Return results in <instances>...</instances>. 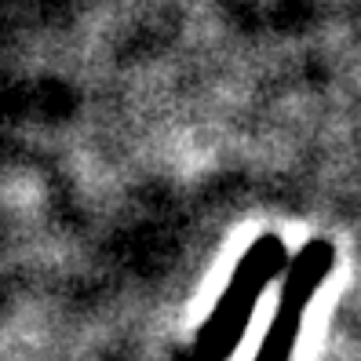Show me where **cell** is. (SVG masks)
Returning <instances> with one entry per match:
<instances>
[{
  "label": "cell",
  "instance_id": "2",
  "mask_svg": "<svg viewBox=\"0 0 361 361\" xmlns=\"http://www.w3.org/2000/svg\"><path fill=\"white\" fill-rule=\"evenodd\" d=\"M332 263H336V248L322 238H314L300 248V256L292 259V267L285 274L278 307H274L270 329L259 343L256 361H292L295 357V343H300V332H303L307 307L317 295V288L325 285V278L332 274Z\"/></svg>",
  "mask_w": 361,
  "mask_h": 361
},
{
  "label": "cell",
  "instance_id": "1",
  "mask_svg": "<svg viewBox=\"0 0 361 361\" xmlns=\"http://www.w3.org/2000/svg\"><path fill=\"white\" fill-rule=\"evenodd\" d=\"M285 263H288V248L278 233H259L248 245V252L241 256L238 270L230 274L223 295L216 300L208 322L194 339V361H226L233 354V347L241 343V336L252 322L259 295L285 270Z\"/></svg>",
  "mask_w": 361,
  "mask_h": 361
}]
</instances>
